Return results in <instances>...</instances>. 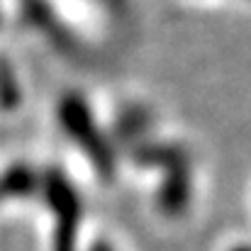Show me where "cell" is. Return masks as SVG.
<instances>
[{"label":"cell","instance_id":"cell-1","mask_svg":"<svg viewBox=\"0 0 251 251\" xmlns=\"http://www.w3.org/2000/svg\"><path fill=\"white\" fill-rule=\"evenodd\" d=\"M59 122L66 129V134L88 154L93 166L98 168L100 176L110 178L115 173V154L102 132L95 127V120L78 95H66L59 102Z\"/></svg>","mask_w":251,"mask_h":251},{"label":"cell","instance_id":"cell-2","mask_svg":"<svg viewBox=\"0 0 251 251\" xmlns=\"http://www.w3.org/2000/svg\"><path fill=\"white\" fill-rule=\"evenodd\" d=\"M139 164L147 166H161L166 171V180L159 190V205L166 215H178L188 207L190 200V176H188V164L185 154L176 147H164V144H147L137 151Z\"/></svg>","mask_w":251,"mask_h":251},{"label":"cell","instance_id":"cell-3","mask_svg":"<svg viewBox=\"0 0 251 251\" xmlns=\"http://www.w3.org/2000/svg\"><path fill=\"white\" fill-rule=\"evenodd\" d=\"M47 202L54 212V251H76V232L81 222V198L61 171L44 173Z\"/></svg>","mask_w":251,"mask_h":251},{"label":"cell","instance_id":"cell-4","mask_svg":"<svg viewBox=\"0 0 251 251\" xmlns=\"http://www.w3.org/2000/svg\"><path fill=\"white\" fill-rule=\"evenodd\" d=\"M34 188H37V176L27 166H12L0 183L2 195H29Z\"/></svg>","mask_w":251,"mask_h":251},{"label":"cell","instance_id":"cell-5","mask_svg":"<svg viewBox=\"0 0 251 251\" xmlns=\"http://www.w3.org/2000/svg\"><path fill=\"white\" fill-rule=\"evenodd\" d=\"M20 100V88L12 78V71L10 66H5V61H0V105L12 110Z\"/></svg>","mask_w":251,"mask_h":251},{"label":"cell","instance_id":"cell-6","mask_svg":"<svg viewBox=\"0 0 251 251\" xmlns=\"http://www.w3.org/2000/svg\"><path fill=\"white\" fill-rule=\"evenodd\" d=\"M90 251H112V247L105 244V242H95V244L90 247Z\"/></svg>","mask_w":251,"mask_h":251},{"label":"cell","instance_id":"cell-7","mask_svg":"<svg viewBox=\"0 0 251 251\" xmlns=\"http://www.w3.org/2000/svg\"><path fill=\"white\" fill-rule=\"evenodd\" d=\"M232 251H251V247H234Z\"/></svg>","mask_w":251,"mask_h":251}]
</instances>
